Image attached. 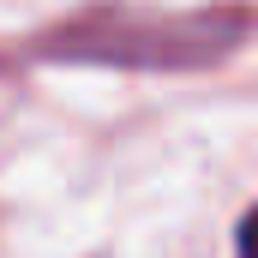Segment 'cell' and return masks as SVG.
I'll return each mask as SVG.
<instances>
[{"mask_svg":"<svg viewBox=\"0 0 258 258\" xmlns=\"http://www.w3.org/2000/svg\"><path fill=\"white\" fill-rule=\"evenodd\" d=\"M234 240H240V258H258V204L246 210V222H240V234H234Z\"/></svg>","mask_w":258,"mask_h":258,"instance_id":"obj_1","label":"cell"}]
</instances>
